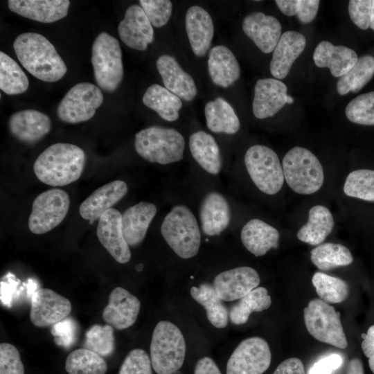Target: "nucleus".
Masks as SVG:
<instances>
[{"mask_svg":"<svg viewBox=\"0 0 374 374\" xmlns=\"http://www.w3.org/2000/svg\"><path fill=\"white\" fill-rule=\"evenodd\" d=\"M13 48L22 66L40 80L56 82L67 71L64 62L54 46L39 33L28 32L18 35Z\"/></svg>","mask_w":374,"mask_h":374,"instance_id":"f257e3e1","label":"nucleus"},{"mask_svg":"<svg viewBox=\"0 0 374 374\" xmlns=\"http://www.w3.org/2000/svg\"><path fill=\"white\" fill-rule=\"evenodd\" d=\"M86 155L80 147L57 143L45 149L36 159L33 170L42 183L63 186L78 180L84 170Z\"/></svg>","mask_w":374,"mask_h":374,"instance_id":"f03ea898","label":"nucleus"},{"mask_svg":"<svg viewBox=\"0 0 374 374\" xmlns=\"http://www.w3.org/2000/svg\"><path fill=\"white\" fill-rule=\"evenodd\" d=\"M134 148L149 162L170 164L182 160L185 140L174 128L154 125L136 134Z\"/></svg>","mask_w":374,"mask_h":374,"instance_id":"7ed1b4c3","label":"nucleus"},{"mask_svg":"<svg viewBox=\"0 0 374 374\" xmlns=\"http://www.w3.org/2000/svg\"><path fill=\"white\" fill-rule=\"evenodd\" d=\"M161 233L169 247L180 258L196 256L201 243V233L197 219L184 205H176L164 217Z\"/></svg>","mask_w":374,"mask_h":374,"instance_id":"20e7f679","label":"nucleus"},{"mask_svg":"<svg viewBox=\"0 0 374 374\" xmlns=\"http://www.w3.org/2000/svg\"><path fill=\"white\" fill-rule=\"evenodd\" d=\"M186 341L180 329L168 321L155 326L150 343V361L157 374H173L180 369L186 356Z\"/></svg>","mask_w":374,"mask_h":374,"instance_id":"39448f33","label":"nucleus"},{"mask_svg":"<svg viewBox=\"0 0 374 374\" xmlns=\"http://www.w3.org/2000/svg\"><path fill=\"white\" fill-rule=\"evenodd\" d=\"M282 167L287 184L296 193L312 194L323 185V167L317 157L305 148L290 149L283 157Z\"/></svg>","mask_w":374,"mask_h":374,"instance_id":"423d86ee","label":"nucleus"},{"mask_svg":"<svg viewBox=\"0 0 374 374\" xmlns=\"http://www.w3.org/2000/svg\"><path fill=\"white\" fill-rule=\"evenodd\" d=\"M91 60L99 87L108 92L116 91L124 74L118 41L106 32L100 33L93 43Z\"/></svg>","mask_w":374,"mask_h":374,"instance_id":"0eeeda50","label":"nucleus"},{"mask_svg":"<svg viewBox=\"0 0 374 374\" xmlns=\"http://www.w3.org/2000/svg\"><path fill=\"white\" fill-rule=\"evenodd\" d=\"M247 172L257 188L267 195H274L285 180L282 165L276 153L265 145L250 147L244 155Z\"/></svg>","mask_w":374,"mask_h":374,"instance_id":"6e6552de","label":"nucleus"},{"mask_svg":"<svg viewBox=\"0 0 374 374\" xmlns=\"http://www.w3.org/2000/svg\"><path fill=\"white\" fill-rule=\"evenodd\" d=\"M303 313L306 328L314 338L341 349L348 346L340 313L332 305L314 299L308 303Z\"/></svg>","mask_w":374,"mask_h":374,"instance_id":"1a4fd4ad","label":"nucleus"},{"mask_svg":"<svg viewBox=\"0 0 374 374\" xmlns=\"http://www.w3.org/2000/svg\"><path fill=\"white\" fill-rule=\"evenodd\" d=\"M70 206L66 192L53 188L39 194L33 201L28 218L29 230L44 234L58 226L66 217Z\"/></svg>","mask_w":374,"mask_h":374,"instance_id":"9d476101","label":"nucleus"},{"mask_svg":"<svg viewBox=\"0 0 374 374\" xmlns=\"http://www.w3.org/2000/svg\"><path fill=\"white\" fill-rule=\"evenodd\" d=\"M103 102L101 90L89 82H80L65 94L57 109L58 118L67 123H78L91 119Z\"/></svg>","mask_w":374,"mask_h":374,"instance_id":"9b49d317","label":"nucleus"},{"mask_svg":"<svg viewBox=\"0 0 374 374\" xmlns=\"http://www.w3.org/2000/svg\"><path fill=\"white\" fill-rule=\"evenodd\" d=\"M267 342L259 337L245 339L235 348L226 364V374H262L270 366Z\"/></svg>","mask_w":374,"mask_h":374,"instance_id":"f8f14e48","label":"nucleus"},{"mask_svg":"<svg viewBox=\"0 0 374 374\" xmlns=\"http://www.w3.org/2000/svg\"><path fill=\"white\" fill-rule=\"evenodd\" d=\"M70 301L48 288H40L30 296V320L37 328L53 326L71 312Z\"/></svg>","mask_w":374,"mask_h":374,"instance_id":"ddd939ff","label":"nucleus"},{"mask_svg":"<svg viewBox=\"0 0 374 374\" xmlns=\"http://www.w3.org/2000/svg\"><path fill=\"white\" fill-rule=\"evenodd\" d=\"M96 234L100 242L116 262L125 264L130 261V246L123 235L122 214L118 210L112 208L100 216Z\"/></svg>","mask_w":374,"mask_h":374,"instance_id":"4468645a","label":"nucleus"},{"mask_svg":"<svg viewBox=\"0 0 374 374\" xmlns=\"http://www.w3.org/2000/svg\"><path fill=\"white\" fill-rule=\"evenodd\" d=\"M260 279L258 272L249 267H238L217 274L213 285L222 301L240 300L257 287Z\"/></svg>","mask_w":374,"mask_h":374,"instance_id":"2eb2a0df","label":"nucleus"},{"mask_svg":"<svg viewBox=\"0 0 374 374\" xmlns=\"http://www.w3.org/2000/svg\"><path fill=\"white\" fill-rule=\"evenodd\" d=\"M140 308L141 302L137 297L125 288L116 287L109 295L102 317L114 328L125 330L135 323Z\"/></svg>","mask_w":374,"mask_h":374,"instance_id":"dca6fc26","label":"nucleus"},{"mask_svg":"<svg viewBox=\"0 0 374 374\" xmlns=\"http://www.w3.org/2000/svg\"><path fill=\"white\" fill-rule=\"evenodd\" d=\"M118 33L128 47L145 51L154 40V30L142 8L133 4L127 8L119 23Z\"/></svg>","mask_w":374,"mask_h":374,"instance_id":"f3484780","label":"nucleus"},{"mask_svg":"<svg viewBox=\"0 0 374 374\" xmlns=\"http://www.w3.org/2000/svg\"><path fill=\"white\" fill-rule=\"evenodd\" d=\"M242 26L246 35L265 53L274 51L281 37L282 27L278 19L261 12L247 15Z\"/></svg>","mask_w":374,"mask_h":374,"instance_id":"a211bd4d","label":"nucleus"},{"mask_svg":"<svg viewBox=\"0 0 374 374\" xmlns=\"http://www.w3.org/2000/svg\"><path fill=\"white\" fill-rule=\"evenodd\" d=\"M287 86L276 78L257 80L252 109L254 116L263 119L274 116L287 103Z\"/></svg>","mask_w":374,"mask_h":374,"instance_id":"6ab92c4d","label":"nucleus"},{"mask_svg":"<svg viewBox=\"0 0 374 374\" xmlns=\"http://www.w3.org/2000/svg\"><path fill=\"white\" fill-rule=\"evenodd\" d=\"M51 121L45 114L35 109H24L12 114L8 120L10 133L17 140L34 143L51 130Z\"/></svg>","mask_w":374,"mask_h":374,"instance_id":"aec40b11","label":"nucleus"},{"mask_svg":"<svg viewBox=\"0 0 374 374\" xmlns=\"http://www.w3.org/2000/svg\"><path fill=\"white\" fill-rule=\"evenodd\" d=\"M127 190V184L122 180L112 181L100 186L80 204V216L89 220L90 224H93L124 197Z\"/></svg>","mask_w":374,"mask_h":374,"instance_id":"412c9836","label":"nucleus"},{"mask_svg":"<svg viewBox=\"0 0 374 374\" xmlns=\"http://www.w3.org/2000/svg\"><path fill=\"white\" fill-rule=\"evenodd\" d=\"M305 45L306 39L303 34L294 30L283 33L273 51L269 64L271 75L276 79H284Z\"/></svg>","mask_w":374,"mask_h":374,"instance_id":"4be33fe9","label":"nucleus"},{"mask_svg":"<svg viewBox=\"0 0 374 374\" xmlns=\"http://www.w3.org/2000/svg\"><path fill=\"white\" fill-rule=\"evenodd\" d=\"M185 26L193 53L197 57L204 56L214 35V26L210 14L200 6H193L186 12Z\"/></svg>","mask_w":374,"mask_h":374,"instance_id":"5701e85b","label":"nucleus"},{"mask_svg":"<svg viewBox=\"0 0 374 374\" xmlns=\"http://www.w3.org/2000/svg\"><path fill=\"white\" fill-rule=\"evenodd\" d=\"M156 65L168 90L186 101L195 98L197 89L194 80L173 57L162 55L157 58Z\"/></svg>","mask_w":374,"mask_h":374,"instance_id":"b1692460","label":"nucleus"},{"mask_svg":"<svg viewBox=\"0 0 374 374\" xmlns=\"http://www.w3.org/2000/svg\"><path fill=\"white\" fill-rule=\"evenodd\" d=\"M68 0H9L10 10L42 23H53L67 15Z\"/></svg>","mask_w":374,"mask_h":374,"instance_id":"393cba45","label":"nucleus"},{"mask_svg":"<svg viewBox=\"0 0 374 374\" xmlns=\"http://www.w3.org/2000/svg\"><path fill=\"white\" fill-rule=\"evenodd\" d=\"M199 218L205 235H218L228 227L231 222L229 204L220 193L211 192L202 201Z\"/></svg>","mask_w":374,"mask_h":374,"instance_id":"a878e982","label":"nucleus"},{"mask_svg":"<svg viewBox=\"0 0 374 374\" xmlns=\"http://www.w3.org/2000/svg\"><path fill=\"white\" fill-rule=\"evenodd\" d=\"M358 57L354 50L347 46H335L328 41L320 42L314 49L313 60L320 68L328 67L332 75L340 78L357 62Z\"/></svg>","mask_w":374,"mask_h":374,"instance_id":"bb28decb","label":"nucleus"},{"mask_svg":"<svg viewBox=\"0 0 374 374\" xmlns=\"http://www.w3.org/2000/svg\"><path fill=\"white\" fill-rule=\"evenodd\" d=\"M157 211L154 204L141 202L122 214L123 235L130 247L138 246L143 242Z\"/></svg>","mask_w":374,"mask_h":374,"instance_id":"cd10ccee","label":"nucleus"},{"mask_svg":"<svg viewBox=\"0 0 374 374\" xmlns=\"http://www.w3.org/2000/svg\"><path fill=\"white\" fill-rule=\"evenodd\" d=\"M208 70L213 82L224 88L232 85L240 75V65L235 56L223 45L215 46L210 50Z\"/></svg>","mask_w":374,"mask_h":374,"instance_id":"c85d7f7f","label":"nucleus"},{"mask_svg":"<svg viewBox=\"0 0 374 374\" xmlns=\"http://www.w3.org/2000/svg\"><path fill=\"white\" fill-rule=\"evenodd\" d=\"M240 238L244 247L256 257L278 247V231L259 219L249 220L242 227Z\"/></svg>","mask_w":374,"mask_h":374,"instance_id":"c756f323","label":"nucleus"},{"mask_svg":"<svg viewBox=\"0 0 374 374\" xmlns=\"http://www.w3.org/2000/svg\"><path fill=\"white\" fill-rule=\"evenodd\" d=\"M191 154L207 172L217 175L222 167L219 146L213 136L204 131L192 134L189 139Z\"/></svg>","mask_w":374,"mask_h":374,"instance_id":"7c9ffc66","label":"nucleus"},{"mask_svg":"<svg viewBox=\"0 0 374 374\" xmlns=\"http://www.w3.org/2000/svg\"><path fill=\"white\" fill-rule=\"evenodd\" d=\"M330 211L324 206L316 205L310 208L308 221L298 231L297 238L310 245L322 243L334 227Z\"/></svg>","mask_w":374,"mask_h":374,"instance_id":"2f4dec72","label":"nucleus"},{"mask_svg":"<svg viewBox=\"0 0 374 374\" xmlns=\"http://www.w3.org/2000/svg\"><path fill=\"white\" fill-rule=\"evenodd\" d=\"M204 114L207 127L214 133L234 134L240 129V121L233 108L221 97L208 102Z\"/></svg>","mask_w":374,"mask_h":374,"instance_id":"473e14b6","label":"nucleus"},{"mask_svg":"<svg viewBox=\"0 0 374 374\" xmlns=\"http://www.w3.org/2000/svg\"><path fill=\"white\" fill-rule=\"evenodd\" d=\"M143 104L155 111L165 121L172 122L179 118L182 107L181 98L159 84H152L145 91Z\"/></svg>","mask_w":374,"mask_h":374,"instance_id":"72a5a7b5","label":"nucleus"},{"mask_svg":"<svg viewBox=\"0 0 374 374\" xmlns=\"http://www.w3.org/2000/svg\"><path fill=\"white\" fill-rule=\"evenodd\" d=\"M190 293L193 299L204 308L207 319L214 327L224 328L227 326V308L219 298L213 285L205 283L199 287L193 286Z\"/></svg>","mask_w":374,"mask_h":374,"instance_id":"f704fd0d","label":"nucleus"},{"mask_svg":"<svg viewBox=\"0 0 374 374\" xmlns=\"http://www.w3.org/2000/svg\"><path fill=\"white\" fill-rule=\"evenodd\" d=\"M374 75V57L365 55L358 58L356 64L337 82V91L346 95L350 91L356 93L361 90Z\"/></svg>","mask_w":374,"mask_h":374,"instance_id":"c9c22d12","label":"nucleus"},{"mask_svg":"<svg viewBox=\"0 0 374 374\" xmlns=\"http://www.w3.org/2000/svg\"><path fill=\"white\" fill-rule=\"evenodd\" d=\"M271 303V296L264 287H257L233 305L229 311L231 321L235 325L246 323L253 312L268 309Z\"/></svg>","mask_w":374,"mask_h":374,"instance_id":"e433bc0d","label":"nucleus"},{"mask_svg":"<svg viewBox=\"0 0 374 374\" xmlns=\"http://www.w3.org/2000/svg\"><path fill=\"white\" fill-rule=\"evenodd\" d=\"M310 259L318 269L323 271L349 265L353 260L347 247L331 242L321 244L313 249L310 252Z\"/></svg>","mask_w":374,"mask_h":374,"instance_id":"4c0bfd02","label":"nucleus"},{"mask_svg":"<svg viewBox=\"0 0 374 374\" xmlns=\"http://www.w3.org/2000/svg\"><path fill=\"white\" fill-rule=\"evenodd\" d=\"M65 370L68 374H105L107 365L102 356L84 348L68 355Z\"/></svg>","mask_w":374,"mask_h":374,"instance_id":"58836bf2","label":"nucleus"},{"mask_svg":"<svg viewBox=\"0 0 374 374\" xmlns=\"http://www.w3.org/2000/svg\"><path fill=\"white\" fill-rule=\"evenodd\" d=\"M29 86L28 77L19 65L5 53L0 52V89L8 95L25 92Z\"/></svg>","mask_w":374,"mask_h":374,"instance_id":"ea45409f","label":"nucleus"},{"mask_svg":"<svg viewBox=\"0 0 374 374\" xmlns=\"http://www.w3.org/2000/svg\"><path fill=\"white\" fill-rule=\"evenodd\" d=\"M312 282L320 299L327 303H341L349 294L348 285L339 278L316 272Z\"/></svg>","mask_w":374,"mask_h":374,"instance_id":"a19ab883","label":"nucleus"},{"mask_svg":"<svg viewBox=\"0 0 374 374\" xmlns=\"http://www.w3.org/2000/svg\"><path fill=\"white\" fill-rule=\"evenodd\" d=\"M344 192L349 197L374 202V170L359 169L350 172L344 185Z\"/></svg>","mask_w":374,"mask_h":374,"instance_id":"79ce46f5","label":"nucleus"},{"mask_svg":"<svg viewBox=\"0 0 374 374\" xmlns=\"http://www.w3.org/2000/svg\"><path fill=\"white\" fill-rule=\"evenodd\" d=\"M85 348L102 357L112 354L115 348L114 328L109 324H94L85 334Z\"/></svg>","mask_w":374,"mask_h":374,"instance_id":"37998d69","label":"nucleus"},{"mask_svg":"<svg viewBox=\"0 0 374 374\" xmlns=\"http://www.w3.org/2000/svg\"><path fill=\"white\" fill-rule=\"evenodd\" d=\"M347 118L356 124L374 125V91L361 94L347 105Z\"/></svg>","mask_w":374,"mask_h":374,"instance_id":"c03bdc74","label":"nucleus"},{"mask_svg":"<svg viewBox=\"0 0 374 374\" xmlns=\"http://www.w3.org/2000/svg\"><path fill=\"white\" fill-rule=\"evenodd\" d=\"M275 3L285 15H296L302 24H308L317 16L320 1L276 0Z\"/></svg>","mask_w":374,"mask_h":374,"instance_id":"a18cd8bd","label":"nucleus"},{"mask_svg":"<svg viewBox=\"0 0 374 374\" xmlns=\"http://www.w3.org/2000/svg\"><path fill=\"white\" fill-rule=\"evenodd\" d=\"M139 3L152 26H165L172 13V4L169 0H140Z\"/></svg>","mask_w":374,"mask_h":374,"instance_id":"49530a36","label":"nucleus"},{"mask_svg":"<svg viewBox=\"0 0 374 374\" xmlns=\"http://www.w3.org/2000/svg\"><path fill=\"white\" fill-rule=\"evenodd\" d=\"M150 358L141 349L132 350L125 357L118 374H152Z\"/></svg>","mask_w":374,"mask_h":374,"instance_id":"de8ad7c7","label":"nucleus"},{"mask_svg":"<svg viewBox=\"0 0 374 374\" xmlns=\"http://www.w3.org/2000/svg\"><path fill=\"white\" fill-rule=\"evenodd\" d=\"M0 374H24V366L17 348L11 344H0Z\"/></svg>","mask_w":374,"mask_h":374,"instance_id":"09e8293b","label":"nucleus"},{"mask_svg":"<svg viewBox=\"0 0 374 374\" xmlns=\"http://www.w3.org/2000/svg\"><path fill=\"white\" fill-rule=\"evenodd\" d=\"M373 0H350L348 12L352 21L360 29L370 28Z\"/></svg>","mask_w":374,"mask_h":374,"instance_id":"8fccbe9b","label":"nucleus"},{"mask_svg":"<svg viewBox=\"0 0 374 374\" xmlns=\"http://www.w3.org/2000/svg\"><path fill=\"white\" fill-rule=\"evenodd\" d=\"M343 362L341 355L330 354L314 362L308 374H332L342 365Z\"/></svg>","mask_w":374,"mask_h":374,"instance_id":"3c124183","label":"nucleus"},{"mask_svg":"<svg viewBox=\"0 0 374 374\" xmlns=\"http://www.w3.org/2000/svg\"><path fill=\"white\" fill-rule=\"evenodd\" d=\"M273 374H305V372L301 360L291 357L282 362Z\"/></svg>","mask_w":374,"mask_h":374,"instance_id":"603ef678","label":"nucleus"},{"mask_svg":"<svg viewBox=\"0 0 374 374\" xmlns=\"http://www.w3.org/2000/svg\"><path fill=\"white\" fill-rule=\"evenodd\" d=\"M363 336L362 349L365 356L368 358L369 367L374 373V325L371 326Z\"/></svg>","mask_w":374,"mask_h":374,"instance_id":"864d4df0","label":"nucleus"},{"mask_svg":"<svg viewBox=\"0 0 374 374\" xmlns=\"http://www.w3.org/2000/svg\"><path fill=\"white\" fill-rule=\"evenodd\" d=\"M194 374H222L216 363L208 357H204L198 360Z\"/></svg>","mask_w":374,"mask_h":374,"instance_id":"5fc2aeb1","label":"nucleus"},{"mask_svg":"<svg viewBox=\"0 0 374 374\" xmlns=\"http://www.w3.org/2000/svg\"><path fill=\"white\" fill-rule=\"evenodd\" d=\"M346 374H364L363 365L359 359L353 358L350 361Z\"/></svg>","mask_w":374,"mask_h":374,"instance_id":"6e6d98bb","label":"nucleus"},{"mask_svg":"<svg viewBox=\"0 0 374 374\" xmlns=\"http://www.w3.org/2000/svg\"><path fill=\"white\" fill-rule=\"evenodd\" d=\"M370 28L373 30H374V0H373V3H372Z\"/></svg>","mask_w":374,"mask_h":374,"instance_id":"4d7b16f0","label":"nucleus"},{"mask_svg":"<svg viewBox=\"0 0 374 374\" xmlns=\"http://www.w3.org/2000/svg\"><path fill=\"white\" fill-rule=\"evenodd\" d=\"M294 101V99L292 96H289L288 95V97H287V103H292Z\"/></svg>","mask_w":374,"mask_h":374,"instance_id":"13d9d810","label":"nucleus"}]
</instances>
